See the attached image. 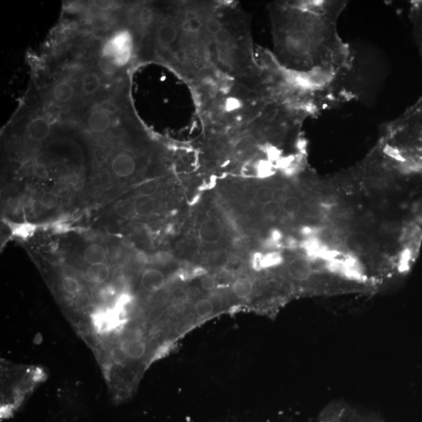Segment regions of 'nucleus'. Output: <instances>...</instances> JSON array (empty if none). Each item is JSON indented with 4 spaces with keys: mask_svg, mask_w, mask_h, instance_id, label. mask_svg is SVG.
<instances>
[{
    "mask_svg": "<svg viewBox=\"0 0 422 422\" xmlns=\"http://www.w3.org/2000/svg\"><path fill=\"white\" fill-rule=\"evenodd\" d=\"M410 18L413 22L414 34L418 44L420 54L422 55V1H417L412 4ZM413 107L422 109V96L419 99L418 101L413 105Z\"/></svg>",
    "mask_w": 422,
    "mask_h": 422,
    "instance_id": "12",
    "label": "nucleus"
},
{
    "mask_svg": "<svg viewBox=\"0 0 422 422\" xmlns=\"http://www.w3.org/2000/svg\"><path fill=\"white\" fill-rule=\"evenodd\" d=\"M99 109L107 112L109 114H115L116 112L117 111V106L114 103L110 101L103 102V103H100Z\"/></svg>",
    "mask_w": 422,
    "mask_h": 422,
    "instance_id": "37",
    "label": "nucleus"
},
{
    "mask_svg": "<svg viewBox=\"0 0 422 422\" xmlns=\"http://www.w3.org/2000/svg\"><path fill=\"white\" fill-rule=\"evenodd\" d=\"M288 192L283 187H277L273 189V200L283 204L286 199L289 197Z\"/></svg>",
    "mask_w": 422,
    "mask_h": 422,
    "instance_id": "34",
    "label": "nucleus"
},
{
    "mask_svg": "<svg viewBox=\"0 0 422 422\" xmlns=\"http://www.w3.org/2000/svg\"><path fill=\"white\" fill-rule=\"evenodd\" d=\"M52 192H54L58 197L64 199L70 195L71 187L66 182H59L55 184L52 188Z\"/></svg>",
    "mask_w": 422,
    "mask_h": 422,
    "instance_id": "31",
    "label": "nucleus"
},
{
    "mask_svg": "<svg viewBox=\"0 0 422 422\" xmlns=\"http://www.w3.org/2000/svg\"><path fill=\"white\" fill-rule=\"evenodd\" d=\"M75 89L73 84L68 81L63 80L57 82L52 89L53 100L59 103L66 104L75 96Z\"/></svg>",
    "mask_w": 422,
    "mask_h": 422,
    "instance_id": "13",
    "label": "nucleus"
},
{
    "mask_svg": "<svg viewBox=\"0 0 422 422\" xmlns=\"http://www.w3.org/2000/svg\"><path fill=\"white\" fill-rule=\"evenodd\" d=\"M179 20H167L161 22L155 28V39L160 47L165 52H172L179 59L180 53Z\"/></svg>",
    "mask_w": 422,
    "mask_h": 422,
    "instance_id": "4",
    "label": "nucleus"
},
{
    "mask_svg": "<svg viewBox=\"0 0 422 422\" xmlns=\"http://www.w3.org/2000/svg\"><path fill=\"white\" fill-rule=\"evenodd\" d=\"M134 52V38L129 31L119 30L110 35L102 47L99 62L102 73L107 76L115 75L131 61Z\"/></svg>",
    "mask_w": 422,
    "mask_h": 422,
    "instance_id": "3",
    "label": "nucleus"
},
{
    "mask_svg": "<svg viewBox=\"0 0 422 422\" xmlns=\"http://www.w3.org/2000/svg\"><path fill=\"white\" fill-rule=\"evenodd\" d=\"M258 147V139L254 134L249 133L239 138L233 149V154L239 161L250 158L256 152Z\"/></svg>",
    "mask_w": 422,
    "mask_h": 422,
    "instance_id": "8",
    "label": "nucleus"
},
{
    "mask_svg": "<svg viewBox=\"0 0 422 422\" xmlns=\"http://www.w3.org/2000/svg\"><path fill=\"white\" fill-rule=\"evenodd\" d=\"M111 124L112 119L110 114L100 109L93 110L88 116V127H89V129L94 132H105L110 128Z\"/></svg>",
    "mask_w": 422,
    "mask_h": 422,
    "instance_id": "11",
    "label": "nucleus"
},
{
    "mask_svg": "<svg viewBox=\"0 0 422 422\" xmlns=\"http://www.w3.org/2000/svg\"><path fill=\"white\" fill-rule=\"evenodd\" d=\"M281 257L277 253H269L260 260L261 267H268L277 265L281 262Z\"/></svg>",
    "mask_w": 422,
    "mask_h": 422,
    "instance_id": "32",
    "label": "nucleus"
},
{
    "mask_svg": "<svg viewBox=\"0 0 422 422\" xmlns=\"http://www.w3.org/2000/svg\"><path fill=\"white\" fill-rule=\"evenodd\" d=\"M28 137L35 143H41L50 135V123L46 117L39 116L32 118L27 126Z\"/></svg>",
    "mask_w": 422,
    "mask_h": 422,
    "instance_id": "7",
    "label": "nucleus"
},
{
    "mask_svg": "<svg viewBox=\"0 0 422 422\" xmlns=\"http://www.w3.org/2000/svg\"><path fill=\"white\" fill-rule=\"evenodd\" d=\"M283 210L288 215H296L302 209V202L296 196H289L282 204Z\"/></svg>",
    "mask_w": 422,
    "mask_h": 422,
    "instance_id": "24",
    "label": "nucleus"
},
{
    "mask_svg": "<svg viewBox=\"0 0 422 422\" xmlns=\"http://www.w3.org/2000/svg\"><path fill=\"white\" fill-rule=\"evenodd\" d=\"M112 171L119 178H127L133 175L136 169L134 157L126 153L117 154L111 163Z\"/></svg>",
    "mask_w": 422,
    "mask_h": 422,
    "instance_id": "9",
    "label": "nucleus"
},
{
    "mask_svg": "<svg viewBox=\"0 0 422 422\" xmlns=\"http://www.w3.org/2000/svg\"><path fill=\"white\" fill-rule=\"evenodd\" d=\"M220 12L222 27L211 39L213 66L246 87L260 89L261 77L253 56L246 18L236 10L221 7Z\"/></svg>",
    "mask_w": 422,
    "mask_h": 422,
    "instance_id": "2",
    "label": "nucleus"
},
{
    "mask_svg": "<svg viewBox=\"0 0 422 422\" xmlns=\"http://www.w3.org/2000/svg\"><path fill=\"white\" fill-rule=\"evenodd\" d=\"M134 206L128 199H120L116 202L114 212L120 218H127L131 215Z\"/></svg>",
    "mask_w": 422,
    "mask_h": 422,
    "instance_id": "26",
    "label": "nucleus"
},
{
    "mask_svg": "<svg viewBox=\"0 0 422 422\" xmlns=\"http://www.w3.org/2000/svg\"><path fill=\"white\" fill-rule=\"evenodd\" d=\"M93 5L100 11H109L113 8L114 4L112 1H93Z\"/></svg>",
    "mask_w": 422,
    "mask_h": 422,
    "instance_id": "38",
    "label": "nucleus"
},
{
    "mask_svg": "<svg viewBox=\"0 0 422 422\" xmlns=\"http://www.w3.org/2000/svg\"><path fill=\"white\" fill-rule=\"evenodd\" d=\"M217 285H218V283H217L216 278L214 276L206 274V275L203 276L201 278V288L204 290V291H213V290L216 289Z\"/></svg>",
    "mask_w": 422,
    "mask_h": 422,
    "instance_id": "33",
    "label": "nucleus"
},
{
    "mask_svg": "<svg viewBox=\"0 0 422 422\" xmlns=\"http://www.w3.org/2000/svg\"><path fill=\"white\" fill-rule=\"evenodd\" d=\"M288 271L293 279L304 281L307 279L311 274V266L308 262L303 258L292 260L289 264Z\"/></svg>",
    "mask_w": 422,
    "mask_h": 422,
    "instance_id": "14",
    "label": "nucleus"
},
{
    "mask_svg": "<svg viewBox=\"0 0 422 422\" xmlns=\"http://www.w3.org/2000/svg\"><path fill=\"white\" fill-rule=\"evenodd\" d=\"M283 207L282 204L272 200L267 204L262 206L261 214L268 220H275L281 215Z\"/></svg>",
    "mask_w": 422,
    "mask_h": 422,
    "instance_id": "23",
    "label": "nucleus"
},
{
    "mask_svg": "<svg viewBox=\"0 0 422 422\" xmlns=\"http://www.w3.org/2000/svg\"><path fill=\"white\" fill-rule=\"evenodd\" d=\"M164 284L165 277L164 274L157 269H147L142 275V287L149 293L160 291L164 287Z\"/></svg>",
    "mask_w": 422,
    "mask_h": 422,
    "instance_id": "10",
    "label": "nucleus"
},
{
    "mask_svg": "<svg viewBox=\"0 0 422 422\" xmlns=\"http://www.w3.org/2000/svg\"><path fill=\"white\" fill-rule=\"evenodd\" d=\"M195 315L199 318H206L215 311V305L211 300L202 299L198 300L194 306Z\"/></svg>",
    "mask_w": 422,
    "mask_h": 422,
    "instance_id": "22",
    "label": "nucleus"
},
{
    "mask_svg": "<svg viewBox=\"0 0 422 422\" xmlns=\"http://www.w3.org/2000/svg\"><path fill=\"white\" fill-rule=\"evenodd\" d=\"M156 19L157 17L154 10L149 7H142L137 14L138 24L143 28H151L155 23Z\"/></svg>",
    "mask_w": 422,
    "mask_h": 422,
    "instance_id": "21",
    "label": "nucleus"
},
{
    "mask_svg": "<svg viewBox=\"0 0 422 422\" xmlns=\"http://www.w3.org/2000/svg\"><path fill=\"white\" fill-rule=\"evenodd\" d=\"M232 292L239 300H246L253 293V282L246 277H238L232 285Z\"/></svg>",
    "mask_w": 422,
    "mask_h": 422,
    "instance_id": "17",
    "label": "nucleus"
},
{
    "mask_svg": "<svg viewBox=\"0 0 422 422\" xmlns=\"http://www.w3.org/2000/svg\"><path fill=\"white\" fill-rule=\"evenodd\" d=\"M254 199L258 204H267L273 200V189L270 187L262 186L257 188L254 194Z\"/></svg>",
    "mask_w": 422,
    "mask_h": 422,
    "instance_id": "25",
    "label": "nucleus"
},
{
    "mask_svg": "<svg viewBox=\"0 0 422 422\" xmlns=\"http://www.w3.org/2000/svg\"><path fill=\"white\" fill-rule=\"evenodd\" d=\"M171 256L168 253H157L154 254L153 257V261L157 264H164V263H168L171 260Z\"/></svg>",
    "mask_w": 422,
    "mask_h": 422,
    "instance_id": "36",
    "label": "nucleus"
},
{
    "mask_svg": "<svg viewBox=\"0 0 422 422\" xmlns=\"http://www.w3.org/2000/svg\"><path fill=\"white\" fill-rule=\"evenodd\" d=\"M78 304L79 307H86L89 304V297L87 295H82L78 299Z\"/></svg>",
    "mask_w": 422,
    "mask_h": 422,
    "instance_id": "39",
    "label": "nucleus"
},
{
    "mask_svg": "<svg viewBox=\"0 0 422 422\" xmlns=\"http://www.w3.org/2000/svg\"><path fill=\"white\" fill-rule=\"evenodd\" d=\"M198 233L202 243L215 245L220 243L223 238L224 229L220 222L215 219H208L199 225Z\"/></svg>",
    "mask_w": 422,
    "mask_h": 422,
    "instance_id": "6",
    "label": "nucleus"
},
{
    "mask_svg": "<svg viewBox=\"0 0 422 422\" xmlns=\"http://www.w3.org/2000/svg\"><path fill=\"white\" fill-rule=\"evenodd\" d=\"M84 258L90 265L104 263L107 258V253L104 248L100 245L91 244L85 250Z\"/></svg>",
    "mask_w": 422,
    "mask_h": 422,
    "instance_id": "19",
    "label": "nucleus"
},
{
    "mask_svg": "<svg viewBox=\"0 0 422 422\" xmlns=\"http://www.w3.org/2000/svg\"><path fill=\"white\" fill-rule=\"evenodd\" d=\"M110 357L114 363L121 365L125 362L126 360L128 358V355H127L126 349L121 346H116L110 352Z\"/></svg>",
    "mask_w": 422,
    "mask_h": 422,
    "instance_id": "29",
    "label": "nucleus"
},
{
    "mask_svg": "<svg viewBox=\"0 0 422 422\" xmlns=\"http://www.w3.org/2000/svg\"><path fill=\"white\" fill-rule=\"evenodd\" d=\"M342 1L273 3L270 7L276 60L290 73L322 85L350 70V48L338 32Z\"/></svg>",
    "mask_w": 422,
    "mask_h": 422,
    "instance_id": "1",
    "label": "nucleus"
},
{
    "mask_svg": "<svg viewBox=\"0 0 422 422\" xmlns=\"http://www.w3.org/2000/svg\"><path fill=\"white\" fill-rule=\"evenodd\" d=\"M134 210L140 217H148L154 214L156 202L153 196L139 195L133 203Z\"/></svg>",
    "mask_w": 422,
    "mask_h": 422,
    "instance_id": "16",
    "label": "nucleus"
},
{
    "mask_svg": "<svg viewBox=\"0 0 422 422\" xmlns=\"http://www.w3.org/2000/svg\"><path fill=\"white\" fill-rule=\"evenodd\" d=\"M62 287H63V290H64L65 293H67L68 295H77L80 293V283L76 278L72 277V276H66V277H63V281H62Z\"/></svg>",
    "mask_w": 422,
    "mask_h": 422,
    "instance_id": "27",
    "label": "nucleus"
},
{
    "mask_svg": "<svg viewBox=\"0 0 422 422\" xmlns=\"http://www.w3.org/2000/svg\"><path fill=\"white\" fill-rule=\"evenodd\" d=\"M158 189V184L155 180H149L138 187L140 195H150L152 196Z\"/></svg>",
    "mask_w": 422,
    "mask_h": 422,
    "instance_id": "30",
    "label": "nucleus"
},
{
    "mask_svg": "<svg viewBox=\"0 0 422 422\" xmlns=\"http://www.w3.org/2000/svg\"><path fill=\"white\" fill-rule=\"evenodd\" d=\"M35 175L41 179H46L49 177V172L46 165L43 164H36L34 167Z\"/></svg>",
    "mask_w": 422,
    "mask_h": 422,
    "instance_id": "35",
    "label": "nucleus"
},
{
    "mask_svg": "<svg viewBox=\"0 0 422 422\" xmlns=\"http://www.w3.org/2000/svg\"><path fill=\"white\" fill-rule=\"evenodd\" d=\"M101 86L102 79L97 72H86L81 79V90L87 96H92L97 93Z\"/></svg>",
    "mask_w": 422,
    "mask_h": 422,
    "instance_id": "15",
    "label": "nucleus"
},
{
    "mask_svg": "<svg viewBox=\"0 0 422 422\" xmlns=\"http://www.w3.org/2000/svg\"><path fill=\"white\" fill-rule=\"evenodd\" d=\"M59 197L53 192H47L42 194L41 196L40 203L46 209H52L57 205Z\"/></svg>",
    "mask_w": 422,
    "mask_h": 422,
    "instance_id": "28",
    "label": "nucleus"
},
{
    "mask_svg": "<svg viewBox=\"0 0 422 422\" xmlns=\"http://www.w3.org/2000/svg\"><path fill=\"white\" fill-rule=\"evenodd\" d=\"M90 281L96 284H102L109 278L110 267L106 263H98L90 265L86 272Z\"/></svg>",
    "mask_w": 422,
    "mask_h": 422,
    "instance_id": "18",
    "label": "nucleus"
},
{
    "mask_svg": "<svg viewBox=\"0 0 422 422\" xmlns=\"http://www.w3.org/2000/svg\"><path fill=\"white\" fill-rule=\"evenodd\" d=\"M147 349V342L139 338H134L130 341L126 347L127 355L132 359H140L143 358L145 355Z\"/></svg>",
    "mask_w": 422,
    "mask_h": 422,
    "instance_id": "20",
    "label": "nucleus"
},
{
    "mask_svg": "<svg viewBox=\"0 0 422 422\" xmlns=\"http://www.w3.org/2000/svg\"><path fill=\"white\" fill-rule=\"evenodd\" d=\"M411 137L414 161L422 171V109H416L411 115Z\"/></svg>",
    "mask_w": 422,
    "mask_h": 422,
    "instance_id": "5",
    "label": "nucleus"
}]
</instances>
